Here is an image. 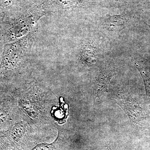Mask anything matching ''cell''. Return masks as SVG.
<instances>
[{
    "label": "cell",
    "instance_id": "cell-1",
    "mask_svg": "<svg viewBox=\"0 0 150 150\" xmlns=\"http://www.w3.org/2000/svg\"><path fill=\"white\" fill-rule=\"evenodd\" d=\"M36 33L35 28L18 40L5 45L0 71L12 70L19 64L30 52Z\"/></svg>",
    "mask_w": 150,
    "mask_h": 150
},
{
    "label": "cell",
    "instance_id": "cell-2",
    "mask_svg": "<svg viewBox=\"0 0 150 150\" xmlns=\"http://www.w3.org/2000/svg\"><path fill=\"white\" fill-rule=\"evenodd\" d=\"M128 21V14L126 12L115 15H108L102 20L103 29L110 35H116L125 27Z\"/></svg>",
    "mask_w": 150,
    "mask_h": 150
},
{
    "label": "cell",
    "instance_id": "cell-3",
    "mask_svg": "<svg viewBox=\"0 0 150 150\" xmlns=\"http://www.w3.org/2000/svg\"><path fill=\"white\" fill-rule=\"evenodd\" d=\"M97 54L96 45L94 42H90L81 49L79 55V59L84 64H93L96 62Z\"/></svg>",
    "mask_w": 150,
    "mask_h": 150
},
{
    "label": "cell",
    "instance_id": "cell-4",
    "mask_svg": "<svg viewBox=\"0 0 150 150\" xmlns=\"http://www.w3.org/2000/svg\"><path fill=\"white\" fill-rule=\"evenodd\" d=\"M113 75L114 73L112 72L101 73L98 75L94 85L95 100L108 92V87Z\"/></svg>",
    "mask_w": 150,
    "mask_h": 150
},
{
    "label": "cell",
    "instance_id": "cell-5",
    "mask_svg": "<svg viewBox=\"0 0 150 150\" xmlns=\"http://www.w3.org/2000/svg\"><path fill=\"white\" fill-rule=\"evenodd\" d=\"M136 67L142 75L146 88L147 96L150 101V69L149 67L145 65L136 63Z\"/></svg>",
    "mask_w": 150,
    "mask_h": 150
},
{
    "label": "cell",
    "instance_id": "cell-6",
    "mask_svg": "<svg viewBox=\"0 0 150 150\" xmlns=\"http://www.w3.org/2000/svg\"><path fill=\"white\" fill-rule=\"evenodd\" d=\"M25 127L23 122L17 123L9 131L8 137L13 142H18L20 139L25 132Z\"/></svg>",
    "mask_w": 150,
    "mask_h": 150
},
{
    "label": "cell",
    "instance_id": "cell-7",
    "mask_svg": "<svg viewBox=\"0 0 150 150\" xmlns=\"http://www.w3.org/2000/svg\"><path fill=\"white\" fill-rule=\"evenodd\" d=\"M53 144H40L30 150H50Z\"/></svg>",
    "mask_w": 150,
    "mask_h": 150
},
{
    "label": "cell",
    "instance_id": "cell-8",
    "mask_svg": "<svg viewBox=\"0 0 150 150\" xmlns=\"http://www.w3.org/2000/svg\"><path fill=\"white\" fill-rule=\"evenodd\" d=\"M8 117L7 112L6 110L0 109V123H4Z\"/></svg>",
    "mask_w": 150,
    "mask_h": 150
},
{
    "label": "cell",
    "instance_id": "cell-9",
    "mask_svg": "<svg viewBox=\"0 0 150 150\" xmlns=\"http://www.w3.org/2000/svg\"><path fill=\"white\" fill-rule=\"evenodd\" d=\"M13 0H0V7L5 8L11 5Z\"/></svg>",
    "mask_w": 150,
    "mask_h": 150
},
{
    "label": "cell",
    "instance_id": "cell-10",
    "mask_svg": "<svg viewBox=\"0 0 150 150\" xmlns=\"http://www.w3.org/2000/svg\"><path fill=\"white\" fill-rule=\"evenodd\" d=\"M0 150H4L2 142L0 140Z\"/></svg>",
    "mask_w": 150,
    "mask_h": 150
},
{
    "label": "cell",
    "instance_id": "cell-11",
    "mask_svg": "<svg viewBox=\"0 0 150 150\" xmlns=\"http://www.w3.org/2000/svg\"><path fill=\"white\" fill-rule=\"evenodd\" d=\"M107 150H111V148L110 147H108Z\"/></svg>",
    "mask_w": 150,
    "mask_h": 150
},
{
    "label": "cell",
    "instance_id": "cell-12",
    "mask_svg": "<svg viewBox=\"0 0 150 150\" xmlns=\"http://www.w3.org/2000/svg\"><path fill=\"white\" fill-rule=\"evenodd\" d=\"M147 25H148V26H149V28L150 29V25H148V24H147Z\"/></svg>",
    "mask_w": 150,
    "mask_h": 150
}]
</instances>
